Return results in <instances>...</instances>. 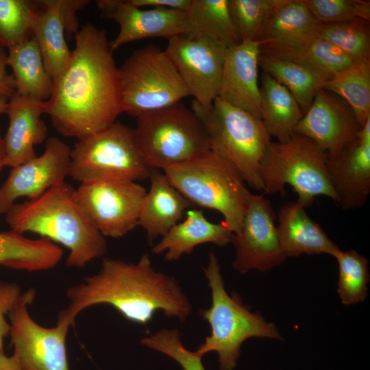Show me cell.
<instances>
[{
    "instance_id": "obj_1",
    "label": "cell",
    "mask_w": 370,
    "mask_h": 370,
    "mask_svg": "<svg viewBox=\"0 0 370 370\" xmlns=\"http://www.w3.org/2000/svg\"><path fill=\"white\" fill-rule=\"evenodd\" d=\"M53 80L46 114L61 134L77 140L106 129L123 112L119 68L106 30L87 23Z\"/></svg>"
},
{
    "instance_id": "obj_2",
    "label": "cell",
    "mask_w": 370,
    "mask_h": 370,
    "mask_svg": "<svg viewBox=\"0 0 370 370\" xmlns=\"http://www.w3.org/2000/svg\"><path fill=\"white\" fill-rule=\"evenodd\" d=\"M70 301L58 319L73 325L77 315L94 305L105 304L125 319L146 325L156 312L184 322L192 306L173 276L156 271L145 254L136 264L104 258L99 271L66 292Z\"/></svg>"
},
{
    "instance_id": "obj_3",
    "label": "cell",
    "mask_w": 370,
    "mask_h": 370,
    "mask_svg": "<svg viewBox=\"0 0 370 370\" xmlns=\"http://www.w3.org/2000/svg\"><path fill=\"white\" fill-rule=\"evenodd\" d=\"M75 189L63 182L43 195L14 204L5 213L11 231L30 232L69 250L66 264L84 267L107 251L105 237L88 221L75 199Z\"/></svg>"
},
{
    "instance_id": "obj_4",
    "label": "cell",
    "mask_w": 370,
    "mask_h": 370,
    "mask_svg": "<svg viewBox=\"0 0 370 370\" xmlns=\"http://www.w3.org/2000/svg\"><path fill=\"white\" fill-rule=\"evenodd\" d=\"M204 274L211 291L209 308L199 313L210 326V335L197 348L204 356L215 352L219 370H234L241 356L244 341L251 337L282 340L275 325L266 321L258 312H251L236 294L229 295L225 288L218 258L212 251Z\"/></svg>"
},
{
    "instance_id": "obj_5",
    "label": "cell",
    "mask_w": 370,
    "mask_h": 370,
    "mask_svg": "<svg viewBox=\"0 0 370 370\" xmlns=\"http://www.w3.org/2000/svg\"><path fill=\"white\" fill-rule=\"evenodd\" d=\"M162 171L192 204L219 212L230 230L238 231L251 193L226 160L210 149Z\"/></svg>"
},
{
    "instance_id": "obj_6",
    "label": "cell",
    "mask_w": 370,
    "mask_h": 370,
    "mask_svg": "<svg viewBox=\"0 0 370 370\" xmlns=\"http://www.w3.org/2000/svg\"><path fill=\"white\" fill-rule=\"evenodd\" d=\"M191 110L205 127L210 149L230 163L246 184L262 190L260 166L271 137L262 120L218 97L208 108L193 100Z\"/></svg>"
},
{
    "instance_id": "obj_7",
    "label": "cell",
    "mask_w": 370,
    "mask_h": 370,
    "mask_svg": "<svg viewBox=\"0 0 370 370\" xmlns=\"http://www.w3.org/2000/svg\"><path fill=\"white\" fill-rule=\"evenodd\" d=\"M328 157L314 142L294 134L284 142H271L262 158L260 175L264 194H284L290 185L305 208L316 197L323 195L336 201L328 171Z\"/></svg>"
},
{
    "instance_id": "obj_8",
    "label": "cell",
    "mask_w": 370,
    "mask_h": 370,
    "mask_svg": "<svg viewBox=\"0 0 370 370\" xmlns=\"http://www.w3.org/2000/svg\"><path fill=\"white\" fill-rule=\"evenodd\" d=\"M136 119V143L151 169L163 171L210 150L201 121L180 102Z\"/></svg>"
},
{
    "instance_id": "obj_9",
    "label": "cell",
    "mask_w": 370,
    "mask_h": 370,
    "mask_svg": "<svg viewBox=\"0 0 370 370\" xmlns=\"http://www.w3.org/2000/svg\"><path fill=\"white\" fill-rule=\"evenodd\" d=\"M134 130L114 122L106 129L79 139L71 151L69 176L82 182L95 180L136 182L149 178Z\"/></svg>"
},
{
    "instance_id": "obj_10",
    "label": "cell",
    "mask_w": 370,
    "mask_h": 370,
    "mask_svg": "<svg viewBox=\"0 0 370 370\" xmlns=\"http://www.w3.org/2000/svg\"><path fill=\"white\" fill-rule=\"evenodd\" d=\"M119 75L123 112L136 118L190 96L165 51L155 45L134 51Z\"/></svg>"
},
{
    "instance_id": "obj_11",
    "label": "cell",
    "mask_w": 370,
    "mask_h": 370,
    "mask_svg": "<svg viewBox=\"0 0 370 370\" xmlns=\"http://www.w3.org/2000/svg\"><path fill=\"white\" fill-rule=\"evenodd\" d=\"M147 190L127 180L82 182L75 189L76 201L90 223L104 237L120 238L138 225Z\"/></svg>"
},
{
    "instance_id": "obj_12",
    "label": "cell",
    "mask_w": 370,
    "mask_h": 370,
    "mask_svg": "<svg viewBox=\"0 0 370 370\" xmlns=\"http://www.w3.org/2000/svg\"><path fill=\"white\" fill-rule=\"evenodd\" d=\"M35 297V290L28 289L8 314L13 354L21 370H69L66 336L71 325L58 319L53 328L36 323L27 311Z\"/></svg>"
},
{
    "instance_id": "obj_13",
    "label": "cell",
    "mask_w": 370,
    "mask_h": 370,
    "mask_svg": "<svg viewBox=\"0 0 370 370\" xmlns=\"http://www.w3.org/2000/svg\"><path fill=\"white\" fill-rule=\"evenodd\" d=\"M227 47L206 36L182 34L168 40L165 52L189 95L203 107L210 106L218 97Z\"/></svg>"
},
{
    "instance_id": "obj_14",
    "label": "cell",
    "mask_w": 370,
    "mask_h": 370,
    "mask_svg": "<svg viewBox=\"0 0 370 370\" xmlns=\"http://www.w3.org/2000/svg\"><path fill=\"white\" fill-rule=\"evenodd\" d=\"M231 243L235 248L232 267L241 273L251 269L265 272L284 262L274 212L263 195L251 194L242 224Z\"/></svg>"
},
{
    "instance_id": "obj_15",
    "label": "cell",
    "mask_w": 370,
    "mask_h": 370,
    "mask_svg": "<svg viewBox=\"0 0 370 370\" xmlns=\"http://www.w3.org/2000/svg\"><path fill=\"white\" fill-rule=\"evenodd\" d=\"M70 147L56 137L46 140L44 152L15 167L0 187V214L6 213L20 197L34 199L69 176Z\"/></svg>"
},
{
    "instance_id": "obj_16",
    "label": "cell",
    "mask_w": 370,
    "mask_h": 370,
    "mask_svg": "<svg viewBox=\"0 0 370 370\" xmlns=\"http://www.w3.org/2000/svg\"><path fill=\"white\" fill-rule=\"evenodd\" d=\"M360 129L349 106L337 95L321 88L295 126L294 134L312 140L332 160L356 138Z\"/></svg>"
},
{
    "instance_id": "obj_17",
    "label": "cell",
    "mask_w": 370,
    "mask_h": 370,
    "mask_svg": "<svg viewBox=\"0 0 370 370\" xmlns=\"http://www.w3.org/2000/svg\"><path fill=\"white\" fill-rule=\"evenodd\" d=\"M95 4L103 16L119 25L116 38L110 41L111 50L144 38L162 37L170 39L187 32L186 12L160 8H140L130 0H97Z\"/></svg>"
},
{
    "instance_id": "obj_18",
    "label": "cell",
    "mask_w": 370,
    "mask_h": 370,
    "mask_svg": "<svg viewBox=\"0 0 370 370\" xmlns=\"http://www.w3.org/2000/svg\"><path fill=\"white\" fill-rule=\"evenodd\" d=\"M327 166L336 202L347 210L362 208L370 194V118L354 141L328 160Z\"/></svg>"
},
{
    "instance_id": "obj_19",
    "label": "cell",
    "mask_w": 370,
    "mask_h": 370,
    "mask_svg": "<svg viewBox=\"0 0 370 370\" xmlns=\"http://www.w3.org/2000/svg\"><path fill=\"white\" fill-rule=\"evenodd\" d=\"M260 53L258 40L242 41L227 48L218 97L261 119Z\"/></svg>"
},
{
    "instance_id": "obj_20",
    "label": "cell",
    "mask_w": 370,
    "mask_h": 370,
    "mask_svg": "<svg viewBox=\"0 0 370 370\" xmlns=\"http://www.w3.org/2000/svg\"><path fill=\"white\" fill-rule=\"evenodd\" d=\"M9 126L4 142L5 166L15 167L36 156L34 145L47 138L48 129L41 119L46 101L23 97L15 92L8 99L5 112Z\"/></svg>"
},
{
    "instance_id": "obj_21",
    "label": "cell",
    "mask_w": 370,
    "mask_h": 370,
    "mask_svg": "<svg viewBox=\"0 0 370 370\" xmlns=\"http://www.w3.org/2000/svg\"><path fill=\"white\" fill-rule=\"evenodd\" d=\"M150 188L143 199L138 225L145 231L152 243L179 223L193 205L169 181L163 171L152 169Z\"/></svg>"
},
{
    "instance_id": "obj_22",
    "label": "cell",
    "mask_w": 370,
    "mask_h": 370,
    "mask_svg": "<svg viewBox=\"0 0 370 370\" xmlns=\"http://www.w3.org/2000/svg\"><path fill=\"white\" fill-rule=\"evenodd\" d=\"M278 217V236L286 258L321 254L334 257L341 250L299 202L286 203L279 210Z\"/></svg>"
},
{
    "instance_id": "obj_23",
    "label": "cell",
    "mask_w": 370,
    "mask_h": 370,
    "mask_svg": "<svg viewBox=\"0 0 370 370\" xmlns=\"http://www.w3.org/2000/svg\"><path fill=\"white\" fill-rule=\"evenodd\" d=\"M186 214V219L172 227L153 247V254L164 252V260L173 261L183 254H190L201 244L223 247L231 243L233 233L223 221L212 223L201 210L188 209Z\"/></svg>"
},
{
    "instance_id": "obj_24",
    "label": "cell",
    "mask_w": 370,
    "mask_h": 370,
    "mask_svg": "<svg viewBox=\"0 0 370 370\" xmlns=\"http://www.w3.org/2000/svg\"><path fill=\"white\" fill-rule=\"evenodd\" d=\"M3 139L0 135V171L5 166ZM62 249L47 238H27L12 231L0 232V265L28 272L55 267Z\"/></svg>"
},
{
    "instance_id": "obj_25",
    "label": "cell",
    "mask_w": 370,
    "mask_h": 370,
    "mask_svg": "<svg viewBox=\"0 0 370 370\" xmlns=\"http://www.w3.org/2000/svg\"><path fill=\"white\" fill-rule=\"evenodd\" d=\"M321 23L304 0H277L258 40L260 45H292L317 37Z\"/></svg>"
},
{
    "instance_id": "obj_26",
    "label": "cell",
    "mask_w": 370,
    "mask_h": 370,
    "mask_svg": "<svg viewBox=\"0 0 370 370\" xmlns=\"http://www.w3.org/2000/svg\"><path fill=\"white\" fill-rule=\"evenodd\" d=\"M6 62L13 71L16 93L34 100H49L53 81L45 69L38 44L33 36L9 47Z\"/></svg>"
},
{
    "instance_id": "obj_27",
    "label": "cell",
    "mask_w": 370,
    "mask_h": 370,
    "mask_svg": "<svg viewBox=\"0 0 370 370\" xmlns=\"http://www.w3.org/2000/svg\"><path fill=\"white\" fill-rule=\"evenodd\" d=\"M36 3L32 33L38 44L45 69L53 81L66 65L71 51L55 0Z\"/></svg>"
},
{
    "instance_id": "obj_28",
    "label": "cell",
    "mask_w": 370,
    "mask_h": 370,
    "mask_svg": "<svg viewBox=\"0 0 370 370\" xmlns=\"http://www.w3.org/2000/svg\"><path fill=\"white\" fill-rule=\"evenodd\" d=\"M260 91L261 120L267 131L278 142L288 140L304 114L299 104L286 87L265 73Z\"/></svg>"
},
{
    "instance_id": "obj_29",
    "label": "cell",
    "mask_w": 370,
    "mask_h": 370,
    "mask_svg": "<svg viewBox=\"0 0 370 370\" xmlns=\"http://www.w3.org/2000/svg\"><path fill=\"white\" fill-rule=\"evenodd\" d=\"M260 54L293 61L332 77L355 64L336 47L318 36L292 45H260Z\"/></svg>"
},
{
    "instance_id": "obj_30",
    "label": "cell",
    "mask_w": 370,
    "mask_h": 370,
    "mask_svg": "<svg viewBox=\"0 0 370 370\" xmlns=\"http://www.w3.org/2000/svg\"><path fill=\"white\" fill-rule=\"evenodd\" d=\"M258 64L291 92L303 114L324 83L332 77L305 65L260 53Z\"/></svg>"
},
{
    "instance_id": "obj_31",
    "label": "cell",
    "mask_w": 370,
    "mask_h": 370,
    "mask_svg": "<svg viewBox=\"0 0 370 370\" xmlns=\"http://www.w3.org/2000/svg\"><path fill=\"white\" fill-rule=\"evenodd\" d=\"M186 12L187 32L206 36L230 47L240 42L229 10V0H191Z\"/></svg>"
},
{
    "instance_id": "obj_32",
    "label": "cell",
    "mask_w": 370,
    "mask_h": 370,
    "mask_svg": "<svg viewBox=\"0 0 370 370\" xmlns=\"http://www.w3.org/2000/svg\"><path fill=\"white\" fill-rule=\"evenodd\" d=\"M323 88L349 106L361 127L370 118V60L335 74Z\"/></svg>"
},
{
    "instance_id": "obj_33",
    "label": "cell",
    "mask_w": 370,
    "mask_h": 370,
    "mask_svg": "<svg viewBox=\"0 0 370 370\" xmlns=\"http://www.w3.org/2000/svg\"><path fill=\"white\" fill-rule=\"evenodd\" d=\"M317 36L336 47L355 64L370 60L369 21L321 24Z\"/></svg>"
},
{
    "instance_id": "obj_34",
    "label": "cell",
    "mask_w": 370,
    "mask_h": 370,
    "mask_svg": "<svg viewBox=\"0 0 370 370\" xmlns=\"http://www.w3.org/2000/svg\"><path fill=\"white\" fill-rule=\"evenodd\" d=\"M338 264L337 292L345 305L365 301L369 282L368 260L354 250H340L334 256Z\"/></svg>"
},
{
    "instance_id": "obj_35",
    "label": "cell",
    "mask_w": 370,
    "mask_h": 370,
    "mask_svg": "<svg viewBox=\"0 0 370 370\" xmlns=\"http://www.w3.org/2000/svg\"><path fill=\"white\" fill-rule=\"evenodd\" d=\"M36 1L0 0V45L8 48L32 36Z\"/></svg>"
},
{
    "instance_id": "obj_36",
    "label": "cell",
    "mask_w": 370,
    "mask_h": 370,
    "mask_svg": "<svg viewBox=\"0 0 370 370\" xmlns=\"http://www.w3.org/2000/svg\"><path fill=\"white\" fill-rule=\"evenodd\" d=\"M277 0H229L232 21L240 42L258 40Z\"/></svg>"
},
{
    "instance_id": "obj_37",
    "label": "cell",
    "mask_w": 370,
    "mask_h": 370,
    "mask_svg": "<svg viewBox=\"0 0 370 370\" xmlns=\"http://www.w3.org/2000/svg\"><path fill=\"white\" fill-rule=\"evenodd\" d=\"M321 24L370 20V1L366 0H304Z\"/></svg>"
},
{
    "instance_id": "obj_38",
    "label": "cell",
    "mask_w": 370,
    "mask_h": 370,
    "mask_svg": "<svg viewBox=\"0 0 370 370\" xmlns=\"http://www.w3.org/2000/svg\"><path fill=\"white\" fill-rule=\"evenodd\" d=\"M140 343L172 358L183 370H206L202 362L203 356L183 345L176 329H161L142 338Z\"/></svg>"
},
{
    "instance_id": "obj_39",
    "label": "cell",
    "mask_w": 370,
    "mask_h": 370,
    "mask_svg": "<svg viewBox=\"0 0 370 370\" xmlns=\"http://www.w3.org/2000/svg\"><path fill=\"white\" fill-rule=\"evenodd\" d=\"M22 293L14 283L0 282V352L3 351V341L10 333V324L5 315L13 309Z\"/></svg>"
},
{
    "instance_id": "obj_40",
    "label": "cell",
    "mask_w": 370,
    "mask_h": 370,
    "mask_svg": "<svg viewBox=\"0 0 370 370\" xmlns=\"http://www.w3.org/2000/svg\"><path fill=\"white\" fill-rule=\"evenodd\" d=\"M55 3L64 25L66 38L69 40L73 34L75 36L79 31L77 12L89 4L90 1L55 0Z\"/></svg>"
},
{
    "instance_id": "obj_41",
    "label": "cell",
    "mask_w": 370,
    "mask_h": 370,
    "mask_svg": "<svg viewBox=\"0 0 370 370\" xmlns=\"http://www.w3.org/2000/svg\"><path fill=\"white\" fill-rule=\"evenodd\" d=\"M140 8H160L186 12L191 3V0H130Z\"/></svg>"
},
{
    "instance_id": "obj_42",
    "label": "cell",
    "mask_w": 370,
    "mask_h": 370,
    "mask_svg": "<svg viewBox=\"0 0 370 370\" xmlns=\"http://www.w3.org/2000/svg\"><path fill=\"white\" fill-rule=\"evenodd\" d=\"M7 55L0 48V95L10 98L16 92V83L12 75L6 71Z\"/></svg>"
},
{
    "instance_id": "obj_43",
    "label": "cell",
    "mask_w": 370,
    "mask_h": 370,
    "mask_svg": "<svg viewBox=\"0 0 370 370\" xmlns=\"http://www.w3.org/2000/svg\"><path fill=\"white\" fill-rule=\"evenodd\" d=\"M0 370H21V368L14 354L7 356L3 351L0 352Z\"/></svg>"
},
{
    "instance_id": "obj_44",
    "label": "cell",
    "mask_w": 370,
    "mask_h": 370,
    "mask_svg": "<svg viewBox=\"0 0 370 370\" xmlns=\"http://www.w3.org/2000/svg\"><path fill=\"white\" fill-rule=\"evenodd\" d=\"M8 99L9 98L0 95V114L6 112Z\"/></svg>"
}]
</instances>
